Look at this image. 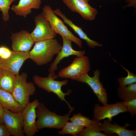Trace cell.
<instances>
[{
    "label": "cell",
    "instance_id": "15",
    "mask_svg": "<svg viewBox=\"0 0 136 136\" xmlns=\"http://www.w3.org/2000/svg\"><path fill=\"white\" fill-rule=\"evenodd\" d=\"M10 39L12 41V48L14 51L29 52L35 43L30 33L26 30H22L12 33Z\"/></svg>",
    "mask_w": 136,
    "mask_h": 136
},
{
    "label": "cell",
    "instance_id": "20",
    "mask_svg": "<svg viewBox=\"0 0 136 136\" xmlns=\"http://www.w3.org/2000/svg\"><path fill=\"white\" fill-rule=\"evenodd\" d=\"M16 76L10 70L1 69L0 71V89L12 93L15 84Z\"/></svg>",
    "mask_w": 136,
    "mask_h": 136
},
{
    "label": "cell",
    "instance_id": "18",
    "mask_svg": "<svg viewBox=\"0 0 136 136\" xmlns=\"http://www.w3.org/2000/svg\"><path fill=\"white\" fill-rule=\"evenodd\" d=\"M54 12L56 15L61 17L63 20V22L69 26L80 38L84 40L90 47L94 48L97 47H101L102 46V44H99L90 39L83 31L82 28L77 26L71 20L68 19L59 9L54 10Z\"/></svg>",
    "mask_w": 136,
    "mask_h": 136
},
{
    "label": "cell",
    "instance_id": "1",
    "mask_svg": "<svg viewBox=\"0 0 136 136\" xmlns=\"http://www.w3.org/2000/svg\"><path fill=\"white\" fill-rule=\"evenodd\" d=\"M62 47L55 38L36 42L29 52V58L39 66L46 64L51 61Z\"/></svg>",
    "mask_w": 136,
    "mask_h": 136
},
{
    "label": "cell",
    "instance_id": "21",
    "mask_svg": "<svg viewBox=\"0 0 136 136\" xmlns=\"http://www.w3.org/2000/svg\"><path fill=\"white\" fill-rule=\"evenodd\" d=\"M118 96L123 101L136 98V83L125 86H119L117 90Z\"/></svg>",
    "mask_w": 136,
    "mask_h": 136
},
{
    "label": "cell",
    "instance_id": "17",
    "mask_svg": "<svg viewBox=\"0 0 136 136\" xmlns=\"http://www.w3.org/2000/svg\"><path fill=\"white\" fill-rule=\"evenodd\" d=\"M42 0H20L18 4L13 5L11 10L17 15L26 18L32 9L40 8Z\"/></svg>",
    "mask_w": 136,
    "mask_h": 136
},
{
    "label": "cell",
    "instance_id": "29",
    "mask_svg": "<svg viewBox=\"0 0 136 136\" xmlns=\"http://www.w3.org/2000/svg\"><path fill=\"white\" fill-rule=\"evenodd\" d=\"M10 133L3 123H0V136H10Z\"/></svg>",
    "mask_w": 136,
    "mask_h": 136
},
{
    "label": "cell",
    "instance_id": "26",
    "mask_svg": "<svg viewBox=\"0 0 136 136\" xmlns=\"http://www.w3.org/2000/svg\"><path fill=\"white\" fill-rule=\"evenodd\" d=\"M17 0H0V10L2 11L3 20L5 22L9 19V10L11 4Z\"/></svg>",
    "mask_w": 136,
    "mask_h": 136
},
{
    "label": "cell",
    "instance_id": "2",
    "mask_svg": "<svg viewBox=\"0 0 136 136\" xmlns=\"http://www.w3.org/2000/svg\"><path fill=\"white\" fill-rule=\"evenodd\" d=\"M74 109H69L68 114L61 116L50 111L43 103H39L36 110L37 129L46 128L61 129L69 119L70 114Z\"/></svg>",
    "mask_w": 136,
    "mask_h": 136
},
{
    "label": "cell",
    "instance_id": "5",
    "mask_svg": "<svg viewBox=\"0 0 136 136\" xmlns=\"http://www.w3.org/2000/svg\"><path fill=\"white\" fill-rule=\"evenodd\" d=\"M41 14L49 22L56 33L69 38L80 48H82V44L81 41L68 29L63 21L54 13V11L50 6L48 5L44 6Z\"/></svg>",
    "mask_w": 136,
    "mask_h": 136
},
{
    "label": "cell",
    "instance_id": "19",
    "mask_svg": "<svg viewBox=\"0 0 136 136\" xmlns=\"http://www.w3.org/2000/svg\"><path fill=\"white\" fill-rule=\"evenodd\" d=\"M0 103L3 107L15 113H20L23 109L15 100L12 94L0 89Z\"/></svg>",
    "mask_w": 136,
    "mask_h": 136
},
{
    "label": "cell",
    "instance_id": "7",
    "mask_svg": "<svg viewBox=\"0 0 136 136\" xmlns=\"http://www.w3.org/2000/svg\"><path fill=\"white\" fill-rule=\"evenodd\" d=\"M3 123L5 125L11 135L14 136H24L23 128V120L22 112L15 113L4 108L1 116Z\"/></svg>",
    "mask_w": 136,
    "mask_h": 136
},
{
    "label": "cell",
    "instance_id": "13",
    "mask_svg": "<svg viewBox=\"0 0 136 136\" xmlns=\"http://www.w3.org/2000/svg\"><path fill=\"white\" fill-rule=\"evenodd\" d=\"M29 58V52L12 51L9 57L0 59V68L10 71L16 76L19 75L20 70L24 62Z\"/></svg>",
    "mask_w": 136,
    "mask_h": 136
},
{
    "label": "cell",
    "instance_id": "9",
    "mask_svg": "<svg viewBox=\"0 0 136 136\" xmlns=\"http://www.w3.org/2000/svg\"><path fill=\"white\" fill-rule=\"evenodd\" d=\"M34 20L35 27L30 35L35 43L55 38L56 34L49 22L41 14L36 16Z\"/></svg>",
    "mask_w": 136,
    "mask_h": 136
},
{
    "label": "cell",
    "instance_id": "11",
    "mask_svg": "<svg viewBox=\"0 0 136 136\" xmlns=\"http://www.w3.org/2000/svg\"><path fill=\"white\" fill-rule=\"evenodd\" d=\"M39 102L36 99L29 103L23 109L22 112L23 120V130L26 136H33L37 131L36 119V110Z\"/></svg>",
    "mask_w": 136,
    "mask_h": 136
},
{
    "label": "cell",
    "instance_id": "24",
    "mask_svg": "<svg viewBox=\"0 0 136 136\" xmlns=\"http://www.w3.org/2000/svg\"><path fill=\"white\" fill-rule=\"evenodd\" d=\"M69 120L75 125L83 127H88L95 121L82 115L80 113L74 115Z\"/></svg>",
    "mask_w": 136,
    "mask_h": 136
},
{
    "label": "cell",
    "instance_id": "16",
    "mask_svg": "<svg viewBox=\"0 0 136 136\" xmlns=\"http://www.w3.org/2000/svg\"><path fill=\"white\" fill-rule=\"evenodd\" d=\"M108 120L104 119L103 122H99L101 131L109 136H114L116 134L119 136H135L136 130L126 129V127L130 125L127 124L124 126H120L116 123L111 124Z\"/></svg>",
    "mask_w": 136,
    "mask_h": 136
},
{
    "label": "cell",
    "instance_id": "25",
    "mask_svg": "<svg viewBox=\"0 0 136 136\" xmlns=\"http://www.w3.org/2000/svg\"><path fill=\"white\" fill-rule=\"evenodd\" d=\"M123 69L126 71L127 75L125 77H122L118 79L119 86H125L136 82V75L130 72L127 69L121 65Z\"/></svg>",
    "mask_w": 136,
    "mask_h": 136
},
{
    "label": "cell",
    "instance_id": "31",
    "mask_svg": "<svg viewBox=\"0 0 136 136\" xmlns=\"http://www.w3.org/2000/svg\"><path fill=\"white\" fill-rule=\"evenodd\" d=\"M4 107L0 103V117H1L4 111Z\"/></svg>",
    "mask_w": 136,
    "mask_h": 136
},
{
    "label": "cell",
    "instance_id": "8",
    "mask_svg": "<svg viewBox=\"0 0 136 136\" xmlns=\"http://www.w3.org/2000/svg\"><path fill=\"white\" fill-rule=\"evenodd\" d=\"M93 73L94 76L92 77L89 76L88 73L84 74L77 81L88 85L97 97L99 101L103 106L106 105L108 104V96L106 89L99 80L100 71L96 70L94 71Z\"/></svg>",
    "mask_w": 136,
    "mask_h": 136
},
{
    "label": "cell",
    "instance_id": "22",
    "mask_svg": "<svg viewBox=\"0 0 136 136\" xmlns=\"http://www.w3.org/2000/svg\"><path fill=\"white\" fill-rule=\"evenodd\" d=\"M99 122H94L85 128L83 129L77 134L81 136H108L101 132Z\"/></svg>",
    "mask_w": 136,
    "mask_h": 136
},
{
    "label": "cell",
    "instance_id": "14",
    "mask_svg": "<svg viewBox=\"0 0 136 136\" xmlns=\"http://www.w3.org/2000/svg\"><path fill=\"white\" fill-rule=\"evenodd\" d=\"M61 36L63 40L62 45L48 69L49 72L56 71L58 69V65L63 58L72 55L80 57L84 55L85 54V51L84 50L76 51L74 49L72 45L73 41L66 37Z\"/></svg>",
    "mask_w": 136,
    "mask_h": 136
},
{
    "label": "cell",
    "instance_id": "33",
    "mask_svg": "<svg viewBox=\"0 0 136 136\" xmlns=\"http://www.w3.org/2000/svg\"><path fill=\"white\" fill-rule=\"evenodd\" d=\"M1 69L0 68V71H1Z\"/></svg>",
    "mask_w": 136,
    "mask_h": 136
},
{
    "label": "cell",
    "instance_id": "6",
    "mask_svg": "<svg viewBox=\"0 0 136 136\" xmlns=\"http://www.w3.org/2000/svg\"><path fill=\"white\" fill-rule=\"evenodd\" d=\"M90 69L89 60L87 56H77L71 64L60 70L58 76L61 78L77 81L81 75L88 73Z\"/></svg>",
    "mask_w": 136,
    "mask_h": 136
},
{
    "label": "cell",
    "instance_id": "3",
    "mask_svg": "<svg viewBox=\"0 0 136 136\" xmlns=\"http://www.w3.org/2000/svg\"><path fill=\"white\" fill-rule=\"evenodd\" d=\"M55 72H49L48 76L43 77L36 75L33 77L34 83L39 88L46 91L49 93L53 92L56 94L61 101L65 102L68 105L69 109L73 108L71 107L65 100V96L69 95L72 92V90L68 89L66 93H64L61 90V87L65 85L68 83L67 80L62 81L55 80L58 77Z\"/></svg>",
    "mask_w": 136,
    "mask_h": 136
},
{
    "label": "cell",
    "instance_id": "30",
    "mask_svg": "<svg viewBox=\"0 0 136 136\" xmlns=\"http://www.w3.org/2000/svg\"><path fill=\"white\" fill-rule=\"evenodd\" d=\"M128 4L126 6H132L134 7L136 6V0H127Z\"/></svg>",
    "mask_w": 136,
    "mask_h": 136
},
{
    "label": "cell",
    "instance_id": "23",
    "mask_svg": "<svg viewBox=\"0 0 136 136\" xmlns=\"http://www.w3.org/2000/svg\"><path fill=\"white\" fill-rule=\"evenodd\" d=\"M84 127L77 126L71 122L67 121L60 131L58 132L60 135L70 134L74 136H77Z\"/></svg>",
    "mask_w": 136,
    "mask_h": 136
},
{
    "label": "cell",
    "instance_id": "12",
    "mask_svg": "<svg viewBox=\"0 0 136 136\" xmlns=\"http://www.w3.org/2000/svg\"><path fill=\"white\" fill-rule=\"evenodd\" d=\"M89 0H62L71 11L79 13L85 19L92 21L95 19L97 11L89 4Z\"/></svg>",
    "mask_w": 136,
    "mask_h": 136
},
{
    "label": "cell",
    "instance_id": "4",
    "mask_svg": "<svg viewBox=\"0 0 136 136\" xmlns=\"http://www.w3.org/2000/svg\"><path fill=\"white\" fill-rule=\"evenodd\" d=\"M27 74L24 72L16 76L14 88L12 93L23 109L29 103L30 96L33 95L36 91L33 82H27Z\"/></svg>",
    "mask_w": 136,
    "mask_h": 136
},
{
    "label": "cell",
    "instance_id": "32",
    "mask_svg": "<svg viewBox=\"0 0 136 136\" xmlns=\"http://www.w3.org/2000/svg\"><path fill=\"white\" fill-rule=\"evenodd\" d=\"M0 123H3L2 119L1 117H0Z\"/></svg>",
    "mask_w": 136,
    "mask_h": 136
},
{
    "label": "cell",
    "instance_id": "10",
    "mask_svg": "<svg viewBox=\"0 0 136 136\" xmlns=\"http://www.w3.org/2000/svg\"><path fill=\"white\" fill-rule=\"evenodd\" d=\"M127 112V109L123 102H117L115 104L103 106L96 104L94 108L93 120L99 122L107 118L111 122L114 116L120 113Z\"/></svg>",
    "mask_w": 136,
    "mask_h": 136
},
{
    "label": "cell",
    "instance_id": "27",
    "mask_svg": "<svg viewBox=\"0 0 136 136\" xmlns=\"http://www.w3.org/2000/svg\"><path fill=\"white\" fill-rule=\"evenodd\" d=\"M123 103L126 107L127 112L129 113L132 117H133L136 114V98L124 101Z\"/></svg>",
    "mask_w": 136,
    "mask_h": 136
},
{
    "label": "cell",
    "instance_id": "28",
    "mask_svg": "<svg viewBox=\"0 0 136 136\" xmlns=\"http://www.w3.org/2000/svg\"><path fill=\"white\" fill-rule=\"evenodd\" d=\"M12 51L6 46H0V59H6L8 58L11 56Z\"/></svg>",
    "mask_w": 136,
    "mask_h": 136
}]
</instances>
